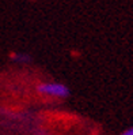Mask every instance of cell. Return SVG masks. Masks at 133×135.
<instances>
[{
    "label": "cell",
    "mask_w": 133,
    "mask_h": 135,
    "mask_svg": "<svg viewBox=\"0 0 133 135\" xmlns=\"http://www.w3.org/2000/svg\"><path fill=\"white\" fill-rule=\"evenodd\" d=\"M121 135H133V127H132V128H129V130H126L125 132H122Z\"/></svg>",
    "instance_id": "cell-2"
},
{
    "label": "cell",
    "mask_w": 133,
    "mask_h": 135,
    "mask_svg": "<svg viewBox=\"0 0 133 135\" xmlns=\"http://www.w3.org/2000/svg\"><path fill=\"white\" fill-rule=\"evenodd\" d=\"M38 91L45 96H52V97H58V98H64L69 96V89L62 85V83H41L38 86Z\"/></svg>",
    "instance_id": "cell-1"
}]
</instances>
